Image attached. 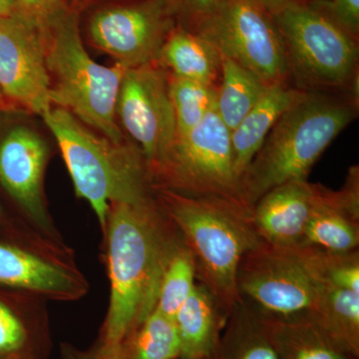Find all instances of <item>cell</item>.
Masks as SVG:
<instances>
[{
    "instance_id": "obj_1",
    "label": "cell",
    "mask_w": 359,
    "mask_h": 359,
    "mask_svg": "<svg viewBox=\"0 0 359 359\" xmlns=\"http://www.w3.org/2000/svg\"><path fill=\"white\" fill-rule=\"evenodd\" d=\"M176 230L155 198L110 205L105 231L111 294L102 341L122 344L154 311L164 269L183 243Z\"/></svg>"
},
{
    "instance_id": "obj_17",
    "label": "cell",
    "mask_w": 359,
    "mask_h": 359,
    "mask_svg": "<svg viewBox=\"0 0 359 359\" xmlns=\"http://www.w3.org/2000/svg\"><path fill=\"white\" fill-rule=\"evenodd\" d=\"M0 285L62 299H74L83 289L81 280L72 271L2 242Z\"/></svg>"
},
{
    "instance_id": "obj_8",
    "label": "cell",
    "mask_w": 359,
    "mask_h": 359,
    "mask_svg": "<svg viewBox=\"0 0 359 359\" xmlns=\"http://www.w3.org/2000/svg\"><path fill=\"white\" fill-rule=\"evenodd\" d=\"M193 32L266 86L292 85L273 15L257 0H223ZM294 86V85H292Z\"/></svg>"
},
{
    "instance_id": "obj_33",
    "label": "cell",
    "mask_w": 359,
    "mask_h": 359,
    "mask_svg": "<svg viewBox=\"0 0 359 359\" xmlns=\"http://www.w3.org/2000/svg\"><path fill=\"white\" fill-rule=\"evenodd\" d=\"M257 1L262 4L269 13L273 14L295 0H257Z\"/></svg>"
},
{
    "instance_id": "obj_7",
    "label": "cell",
    "mask_w": 359,
    "mask_h": 359,
    "mask_svg": "<svg viewBox=\"0 0 359 359\" xmlns=\"http://www.w3.org/2000/svg\"><path fill=\"white\" fill-rule=\"evenodd\" d=\"M149 175L153 189L221 198L252 209L245 203L233 164L231 131L216 109L192 131L175 137L149 168Z\"/></svg>"
},
{
    "instance_id": "obj_20",
    "label": "cell",
    "mask_w": 359,
    "mask_h": 359,
    "mask_svg": "<svg viewBox=\"0 0 359 359\" xmlns=\"http://www.w3.org/2000/svg\"><path fill=\"white\" fill-rule=\"evenodd\" d=\"M219 308L202 283L196 285L174 318L183 359H212L219 344Z\"/></svg>"
},
{
    "instance_id": "obj_24",
    "label": "cell",
    "mask_w": 359,
    "mask_h": 359,
    "mask_svg": "<svg viewBox=\"0 0 359 359\" xmlns=\"http://www.w3.org/2000/svg\"><path fill=\"white\" fill-rule=\"evenodd\" d=\"M123 359H175L181 353L173 320L154 309L122 342Z\"/></svg>"
},
{
    "instance_id": "obj_11",
    "label": "cell",
    "mask_w": 359,
    "mask_h": 359,
    "mask_svg": "<svg viewBox=\"0 0 359 359\" xmlns=\"http://www.w3.org/2000/svg\"><path fill=\"white\" fill-rule=\"evenodd\" d=\"M177 25L167 0H142L97 11L89 21L92 44L125 67L156 62Z\"/></svg>"
},
{
    "instance_id": "obj_9",
    "label": "cell",
    "mask_w": 359,
    "mask_h": 359,
    "mask_svg": "<svg viewBox=\"0 0 359 359\" xmlns=\"http://www.w3.org/2000/svg\"><path fill=\"white\" fill-rule=\"evenodd\" d=\"M241 299L275 314L313 311L325 283L314 271L304 245L264 243L249 250L238 266Z\"/></svg>"
},
{
    "instance_id": "obj_4",
    "label": "cell",
    "mask_w": 359,
    "mask_h": 359,
    "mask_svg": "<svg viewBox=\"0 0 359 359\" xmlns=\"http://www.w3.org/2000/svg\"><path fill=\"white\" fill-rule=\"evenodd\" d=\"M42 119L57 142L75 193L91 205L104 231L112 203L154 198L147 162L133 142L115 143L59 107Z\"/></svg>"
},
{
    "instance_id": "obj_27",
    "label": "cell",
    "mask_w": 359,
    "mask_h": 359,
    "mask_svg": "<svg viewBox=\"0 0 359 359\" xmlns=\"http://www.w3.org/2000/svg\"><path fill=\"white\" fill-rule=\"evenodd\" d=\"M309 262L325 285L359 294L358 250L332 252L304 245Z\"/></svg>"
},
{
    "instance_id": "obj_6",
    "label": "cell",
    "mask_w": 359,
    "mask_h": 359,
    "mask_svg": "<svg viewBox=\"0 0 359 359\" xmlns=\"http://www.w3.org/2000/svg\"><path fill=\"white\" fill-rule=\"evenodd\" d=\"M44 33L52 107L68 111L115 143L128 140L116 116V104L127 67L97 62L85 48L74 13L68 11Z\"/></svg>"
},
{
    "instance_id": "obj_5",
    "label": "cell",
    "mask_w": 359,
    "mask_h": 359,
    "mask_svg": "<svg viewBox=\"0 0 359 359\" xmlns=\"http://www.w3.org/2000/svg\"><path fill=\"white\" fill-rule=\"evenodd\" d=\"M271 15L294 87L358 96V40L335 20L325 0H295Z\"/></svg>"
},
{
    "instance_id": "obj_12",
    "label": "cell",
    "mask_w": 359,
    "mask_h": 359,
    "mask_svg": "<svg viewBox=\"0 0 359 359\" xmlns=\"http://www.w3.org/2000/svg\"><path fill=\"white\" fill-rule=\"evenodd\" d=\"M0 92L8 109L42 118L52 108L44 33L18 15L0 18Z\"/></svg>"
},
{
    "instance_id": "obj_25",
    "label": "cell",
    "mask_w": 359,
    "mask_h": 359,
    "mask_svg": "<svg viewBox=\"0 0 359 359\" xmlns=\"http://www.w3.org/2000/svg\"><path fill=\"white\" fill-rule=\"evenodd\" d=\"M169 86L176 119V136L192 131L216 109L217 87L174 76L170 73Z\"/></svg>"
},
{
    "instance_id": "obj_22",
    "label": "cell",
    "mask_w": 359,
    "mask_h": 359,
    "mask_svg": "<svg viewBox=\"0 0 359 359\" xmlns=\"http://www.w3.org/2000/svg\"><path fill=\"white\" fill-rule=\"evenodd\" d=\"M266 89L268 86L257 75L222 55L216 111L231 132L255 107Z\"/></svg>"
},
{
    "instance_id": "obj_15",
    "label": "cell",
    "mask_w": 359,
    "mask_h": 359,
    "mask_svg": "<svg viewBox=\"0 0 359 359\" xmlns=\"http://www.w3.org/2000/svg\"><path fill=\"white\" fill-rule=\"evenodd\" d=\"M320 187L308 179L295 180L264 194L252 209L262 240L280 247L301 245Z\"/></svg>"
},
{
    "instance_id": "obj_30",
    "label": "cell",
    "mask_w": 359,
    "mask_h": 359,
    "mask_svg": "<svg viewBox=\"0 0 359 359\" xmlns=\"http://www.w3.org/2000/svg\"><path fill=\"white\" fill-rule=\"evenodd\" d=\"M173 11L177 25L192 29L223 0H167Z\"/></svg>"
},
{
    "instance_id": "obj_14",
    "label": "cell",
    "mask_w": 359,
    "mask_h": 359,
    "mask_svg": "<svg viewBox=\"0 0 359 359\" xmlns=\"http://www.w3.org/2000/svg\"><path fill=\"white\" fill-rule=\"evenodd\" d=\"M359 244V169L351 167L339 191L320 185L301 245L348 252Z\"/></svg>"
},
{
    "instance_id": "obj_13",
    "label": "cell",
    "mask_w": 359,
    "mask_h": 359,
    "mask_svg": "<svg viewBox=\"0 0 359 359\" xmlns=\"http://www.w3.org/2000/svg\"><path fill=\"white\" fill-rule=\"evenodd\" d=\"M47 159L46 142L32 127L16 125L0 139V184L42 226H48L43 197Z\"/></svg>"
},
{
    "instance_id": "obj_23",
    "label": "cell",
    "mask_w": 359,
    "mask_h": 359,
    "mask_svg": "<svg viewBox=\"0 0 359 359\" xmlns=\"http://www.w3.org/2000/svg\"><path fill=\"white\" fill-rule=\"evenodd\" d=\"M212 359H278L254 313L243 299L229 314L226 332Z\"/></svg>"
},
{
    "instance_id": "obj_28",
    "label": "cell",
    "mask_w": 359,
    "mask_h": 359,
    "mask_svg": "<svg viewBox=\"0 0 359 359\" xmlns=\"http://www.w3.org/2000/svg\"><path fill=\"white\" fill-rule=\"evenodd\" d=\"M29 346L30 332L25 321L0 301V359H34Z\"/></svg>"
},
{
    "instance_id": "obj_3",
    "label": "cell",
    "mask_w": 359,
    "mask_h": 359,
    "mask_svg": "<svg viewBox=\"0 0 359 359\" xmlns=\"http://www.w3.org/2000/svg\"><path fill=\"white\" fill-rule=\"evenodd\" d=\"M359 96L304 92L269 132L241 180L245 203L254 209L271 189L306 180L328 146L358 118Z\"/></svg>"
},
{
    "instance_id": "obj_31",
    "label": "cell",
    "mask_w": 359,
    "mask_h": 359,
    "mask_svg": "<svg viewBox=\"0 0 359 359\" xmlns=\"http://www.w3.org/2000/svg\"><path fill=\"white\" fill-rule=\"evenodd\" d=\"M330 13L351 36L359 39V0H325Z\"/></svg>"
},
{
    "instance_id": "obj_2",
    "label": "cell",
    "mask_w": 359,
    "mask_h": 359,
    "mask_svg": "<svg viewBox=\"0 0 359 359\" xmlns=\"http://www.w3.org/2000/svg\"><path fill=\"white\" fill-rule=\"evenodd\" d=\"M153 194L192 252L197 278L229 316L242 301L237 285L241 261L264 243L252 210L221 198L192 197L168 189H153Z\"/></svg>"
},
{
    "instance_id": "obj_19",
    "label": "cell",
    "mask_w": 359,
    "mask_h": 359,
    "mask_svg": "<svg viewBox=\"0 0 359 359\" xmlns=\"http://www.w3.org/2000/svg\"><path fill=\"white\" fill-rule=\"evenodd\" d=\"M158 62L174 76L218 88L221 53L209 40L193 30L175 26L163 44Z\"/></svg>"
},
{
    "instance_id": "obj_32",
    "label": "cell",
    "mask_w": 359,
    "mask_h": 359,
    "mask_svg": "<svg viewBox=\"0 0 359 359\" xmlns=\"http://www.w3.org/2000/svg\"><path fill=\"white\" fill-rule=\"evenodd\" d=\"M65 359H123L122 344L101 342L89 353H81L75 349H65Z\"/></svg>"
},
{
    "instance_id": "obj_35",
    "label": "cell",
    "mask_w": 359,
    "mask_h": 359,
    "mask_svg": "<svg viewBox=\"0 0 359 359\" xmlns=\"http://www.w3.org/2000/svg\"><path fill=\"white\" fill-rule=\"evenodd\" d=\"M8 109V106L4 100V96H2L1 92H0V111Z\"/></svg>"
},
{
    "instance_id": "obj_37",
    "label": "cell",
    "mask_w": 359,
    "mask_h": 359,
    "mask_svg": "<svg viewBox=\"0 0 359 359\" xmlns=\"http://www.w3.org/2000/svg\"><path fill=\"white\" fill-rule=\"evenodd\" d=\"M175 359H178V358H175Z\"/></svg>"
},
{
    "instance_id": "obj_16",
    "label": "cell",
    "mask_w": 359,
    "mask_h": 359,
    "mask_svg": "<svg viewBox=\"0 0 359 359\" xmlns=\"http://www.w3.org/2000/svg\"><path fill=\"white\" fill-rule=\"evenodd\" d=\"M248 306L278 359L351 358L323 330L311 311L275 314Z\"/></svg>"
},
{
    "instance_id": "obj_26",
    "label": "cell",
    "mask_w": 359,
    "mask_h": 359,
    "mask_svg": "<svg viewBox=\"0 0 359 359\" xmlns=\"http://www.w3.org/2000/svg\"><path fill=\"white\" fill-rule=\"evenodd\" d=\"M196 278L195 259L183 241L174 250L164 269L155 309L174 320L195 289Z\"/></svg>"
},
{
    "instance_id": "obj_10",
    "label": "cell",
    "mask_w": 359,
    "mask_h": 359,
    "mask_svg": "<svg viewBox=\"0 0 359 359\" xmlns=\"http://www.w3.org/2000/svg\"><path fill=\"white\" fill-rule=\"evenodd\" d=\"M116 116L123 133L143 153L149 170L176 137L169 72L158 61L127 68L118 93Z\"/></svg>"
},
{
    "instance_id": "obj_18",
    "label": "cell",
    "mask_w": 359,
    "mask_h": 359,
    "mask_svg": "<svg viewBox=\"0 0 359 359\" xmlns=\"http://www.w3.org/2000/svg\"><path fill=\"white\" fill-rule=\"evenodd\" d=\"M304 92L292 85L268 87L255 107L231 132L233 164L240 182L280 116Z\"/></svg>"
},
{
    "instance_id": "obj_34",
    "label": "cell",
    "mask_w": 359,
    "mask_h": 359,
    "mask_svg": "<svg viewBox=\"0 0 359 359\" xmlns=\"http://www.w3.org/2000/svg\"><path fill=\"white\" fill-rule=\"evenodd\" d=\"M14 15V8L11 0H0V18Z\"/></svg>"
},
{
    "instance_id": "obj_29",
    "label": "cell",
    "mask_w": 359,
    "mask_h": 359,
    "mask_svg": "<svg viewBox=\"0 0 359 359\" xmlns=\"http://www.w3.org/2000/svg\"><path fill=\"white\" fill-rule=\"evenodd\" d=\"M14 15L37 26L41 32L69 11L67 0H11Z\"/></svg>"
},
{
    "instance_id": "obj_36",
    "label": "cell",
    "mask_w": 359,
    "mask_h": 359,
    "mask_svg": "<svg viewBox=\"0 0 359 359\" xmlns=\"http://www.w3.org/2000/svg\"><path fill=\"white\" fill-rule=\"evenodd\" d=\"M0 214H1V208H0Z\"/></svg>"
},
{
    "instance_id": "obj_21",
    "label": "cell",
    "mask_w": 359,
    "mask_h": 359,
    "mask_svg": "<svg viewBox=\"0 0 359 359\" xmlns=\"http://www.w3.org/2000/svg\"><path fill=\"white\" fill-rule=\"evenodd\" d=\"M314 318L353 358L359 355V294L323 285L313 311Z\"/></svg>"
}]
</instances>
